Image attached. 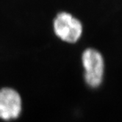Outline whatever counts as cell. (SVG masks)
<instances>
[{
  "label": "cell",
  "instance_id": "cell-1",
  "mask_svg": "<svg viewBox=\"0 0 122 122\" xmlns=\"http://www.w3.org/2000/svg\"><path fill=\"white\" fill-rule=\"evenodd\" d=\"M51 30L56 38L68 45H74L82 39L84 26L82 21L67 10L58 11L51 21Z\"/></svg>",
  "mask_w": 122,
  "mask_h": 122
},
{
  "label": "cell",
  "instance_id": "cell-2",
  "mask_svg": "<svg viewBox=\"0 0 122 122\" xmlns=\"http://www.w3.org/2000/svg\"><path fill=\"white\" fill-rule=\"evenodd\" d=\"M83 78L87 86L98 88L102 85L105 71L104 59L101 52L95 48L85 49L80 57Z\"/></svg>",
  "mask_w": 122,
  "mask_h": 122
},
{
  "label": "cell",
  "instance_id": "cell-3",
  "mask_svg": "<svg viewBox=\"0 0 122 122\" xmlns=\"http://www.w3.org/2000/svg\"><path fill=\"white\" fill-rule=\"evenodd\" d=\"M23 111L20 92L10 86L0 88V120L10 122L19 118Z\"/></svg>",
  "mask_w": 122,
  "mask_h": 122
}]
</instances>
